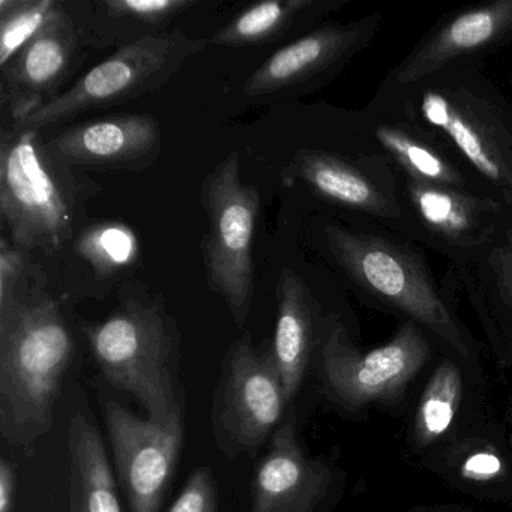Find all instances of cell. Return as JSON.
<instances>
[{
	"label": "cell",
	"instance_id": "cell-11",
	"mask_svg": "<svg viewBox=\"0 0 512 512\" xmlns=\"http://www.w3.org/2000/svg\"><path fill=\"white\" fill-rule=\"evenodd\" d=\"M404 238L422 242L448 259L469 253L512 224V209L496 197L433 187L401 178Z\"/></svg>",
	"mask_w": 512,
	"mask_h": 512
},
{
	"label": "cell",
	"instance_id": "cell-9",
	"mask_svg": "<svg viewBox=\"0 0 512 512\" xmlns=\"http://www.w3.org/2000/svg\"><path fill=\"white\" fill-rule=\"evenodd\" d=\"M430 344L406 320L391 341L359 352L346 328L332 322L320 340V371L329 394L347 409L397 398L430 359Z\"/></svg>",
	"mask_w": 512,
	"mask_h": 512
},
{
	"label": "cell",
	"instance_id": "cell-25",
	"mask_svg": "<svg viewBox=\"0 0 512 512\" xmlns=\"http://www.w3.org/2000/svg\"><path fill=\"white\" fill-rule=\"evenodd\" d=\"M61 4L58 0H0V68L40 34Z\"/></svg>",
	"mask_w": 512,
	"mask_h": 512
},
{
	"label": "cell",
	"instance_id": "cell-24",
	"mask_svg": "<svg viewBox=\"0 0 512 512\" xmlns=\"http://www.w3.org/2000/svg\"><path fill=\"white\" fill-rule=\"evenodd\" d=\"M461 374L451 361L442 362L425 386L416 413V437L422 445H430L448 431L460 406Z\"/></svg>",
	"mask_w": 512,
	"mask_h": 512
},
{
	"label": "cell",
	"instance_id": "cell-21",
	"mask_svg": "<svg viewBox=\"0 0 512 512\" xmlns=\"http://www.w3.org/2000/svg\"><path fill=\"white\" fill-rule=\"evenodd\" d=\"M115 475L100 431L88 415L74 413L68 427L70 512H122Z\"/></svg>",
	"mask_w": 512,
	"mask_h": 512
},
{
	"label": "cell",
	"instance_id": "cell-23",
	"mask_svg": "<svg viewBox=\"0 0 512 512\" xmlns=\"http://www.w3.org/2000/svg\"><path fill=\"white\" fill-rule=\"evenodd\" d=\"M346 5V0H266L251 5L215 32L209 44L220 47L274 43L299 25L314 23Z\"/></svg>",
	"mask_w": 512,
	"mask_h": 512
},
{
	"label": "cell",
	"instance_id": "cell-15",
	"mask_svg": "<svg viewBox=\"0 0 512 512\" xmlns=\"http://www.w3.org/2000/svg\"><path fill=\"white\" fill-rule=\"evenodd\" d=\"M512 43V0H494L445 17L389 71L382 85L407 88L461 61L484 59Z\"/></svg>",
	"mask_w": 512,
	"mask_h": 512
},
{
	"label": "cell",
	"instance_id": "cell-5",
	"mask_svg": "<svg viewBox=\"0 0 512 512\" xmlns=\"http://www.w3.org/2000/svg\"><path fill=\"white\" fill-rule=\"evenodd\" d=\"M208 46L209 40L191 37L181 29L128 44L17 124L40 130L92 110L151 94L179 73L188 59L205 52Z\"/></svg>",
	"mask_w": 512,
	"mask_h": 512
},
{
	"label": "cell",
	"instance_id": "cell-22",
	"mask_svg": "<svg viewBox=\"0 0 512 512\" xmlns=\"http://www.w3.org/2000/svg\"><path fill=\"white\" fill-rule=\"evenodd\" d=\"M449 271L482 314L512 325V224L482 247L451 257Z\"/></svg>",
	"mask_w": 512,
	"mask_h": 512
},
{
	"label": "cell",
	"instance_id": "cell-10",
	"mask_svg": "<svg viewBox=\"0 0 512 512\" xmlns=\"http://www.w3.org/2000/svg\"><path fill=\"white\" fill-rule=\"evenodd\" d=\"M281 176L286 187L304 184L325 202L371 218L404 238L400 181L391 161L374 146L352 155L304 148Z\"/></svg>",
	"mask_w": 512,
	"mask_h": 512
},
{
	"label": "cell",
	"instance_id": "cell-12",
	"mask_svg": "<svg viewBox=\"0 0 512 512\" xmlns=\"http://www.w3.org/2000/svg\"><path fill=\"white\" fill-rule=\"evenodd\" d=\"M103 418L112 446L116 479L130 512H160L184 442V418L164 425L104 398Z\"/></svg>",
	"mask_w": 512,
	"mask_h": 512
},
{
	"label": "cell",
	"instance_id": "cell-3",
	"mask_svg": "<svg viewBox=\"0 0 512 512\" xmlns=\"http://www.w3.org/2000/svg\"><path fill=\"white\" fill-rule=\"evenodd\" d=\"M83 332L106 382L136 398L146 418L164 425L184 418L181 337L163 307L127 301Z\"/></svg>",
	"mask_w": 512,
	"mask_h": 512
},
{
	"label": "cell",
	"instance_id": "cell-1",
	"mask_svg": "<svg viewBox=\"0 0 512 512\" xmlns=\"http://www.w3.org/2000/svg\"><path fill=\"white\" fill-rule=\"evenodd\" d=\"M374 98L439 134L512 209V101L485 76L481 59L449 65L407 88L382 85Z\"/></svg>",
	"mask_w": 512,
	"mask_h": 512
},
{
	"label": "cell",
	"instance_id": "cell-26",
	"mask_svg": "<svg viewBox=\"0 0 512 512\" xmlns=\"http://www.w3.org/2000/svg\"><path fill=\"white\" fill-rule=\"evenodd\" d=\"M77 251L100 275H109L136 259L137 239L133 230L121 224H103L83 233Z\"/></svg>",
	"mask_w": 512,
	"mask_h": 512
},
{
	"label": "cell",
	"instance_id": "cell-28",
	"mask_svg": "<svg viewBox=\"0 0 512 512\" xmlns=\"http://www.w3.org/2000/svg\"><path fill=\"white\" fill-rule=\"evenodd\" d=\"M23 259L22 251L14 245L8 244L7 239L0 241V311L10 307L16 301V286L22 277Z\"/></svg>",
	"mask_w": 512,
	"mask_h": 512
},
{
	"label": "cell",
	"instance_id": "cell-4",
	"mask_svg": "<svg viewBox=\"0 0 512 512\" xmlns=\"http://www.w3.org/2000/svg\"><path fill=\"white\" fill-rule=\"evenodd\" d=\"M323 236L332 259L359 289L433 332L458 355H470L466 332L427 263L410 245L332 223L326 224Z\"/></svg>",
	"mask_w": 512,
	"mask_h": 512
},
{
	"label": "cell",
	"instance_id": "cell-7",
	"mask_svg": "<svg viewBox=\"0 0 512 512\" xmlns=\"http://www.w3.org/2000/svg\"><path fill=\"white\" fill-rule=\"evenodd\" d=\"M289 403L271 350L244 334L227 349L211 404L215 443L224 457L257 454L280 427Z\"/></svg>",
	"mask_w": 512,
	"mask_h": 512
},
{
	"label": "cell",
	"instance_id": "cell-6",
	"mask_svg": "<svg viewBox=\"0 0 512 512\" xmlns=\"http://www.w3.org/2000/svg\"><path fill=\"white\" fill-rule=\"evenodd\" d=\"M208 217L203 238L206 278L220 295L238 328L245 325L254 293V233L260 211L259 190L242 179L241 157L227 155L202 185Z\"/></svg>",
	"mask_w": 512,
	"mask_h": 512
},
{
	"label": "cell",
	"instance_id": "cell-29",
	"mask_svg": "<svg viewBox=\"0 0 512 512\" xmlns=\"http://www.w3.org/2000/svg\"><path fill=\"white\" fill-rule=\"evenodd\" d=\"M503 470V463L493 452H476L464 461L461 473L473 481H487L496 478Z\"/></svg>",
	"mask_w": 512,
	"mask_h": 512
},
{
	"label": "cell",
	"instance_id": "cell-17",
	"mask_svg": "<svg viewBox=\"0 0 512 512\" xmlns=\"http://www.w3.org/2000/svg\"><path fill=\"white\" fill-rule=\"evenodd\" d=\"M160 122L151 115H115L74 125L53 137L50 151L76 166L143 169L160 154Z\"/></svg>",
	"mask_w": 512,
	"mask_h": 512
},
{
	"label": "cell",
	"instance_id": "cell-8",
	"mask_svg": "<svg viewBox=\"0 0 512 512\" xmlns=\"http://www.w3.org/2000/svg\"><path fill=\"white\" fill-rule=\"evenodd\" d=\"M0 214L20 248L58 250L70 238L73 214L38 130L23 128L2 143Z\"/></svg>",
	"mask_w": 512,
	"mask_h": 512
},
{
	"label": "cell",
	"instance_id": "cell-16",
	"mask_svg": "<svg viewBox=\"0 0 512 512\" xmlns=\"http://www.w3.org/2000/svg\"><path fill=\"white\" fill-rule=\"evenodd\" d=\"M382 16L332 23L302 35L269 56L244 83L247 97L260 98L337 73L376 38Z\"/></svg>",
	"mask_w": 512,
	"mask_h": 512
},
{
	"label": "cell",
	"instance_id": "cell-18",
	"mask_svg": "<svg viewBox=\"0 0 512 512\" xmlns=\"http://www.w3.org/2000/svg\"><path fill=\"white\" fill-rule=\"evenodd\" d=\"M331 478L325 461L308 457L292 422L281 424L257 467L251 512H316Z\"/></svg>",
	"mask_w": 512,
	"mask_h": 512
},
{
	"label": "cell",
	"instance_id": "cell-27",
	"mask_svg": "<svg viewBox=\"0 0 512 512\" xmlns=\"http://www.w3.org/2000/svg\"><path fill=\"white\" fill-rule=\"evenodd\" d=\"M169 512H218V488L209 467L191 472Z\"/></svg>",
	"mask_w": 512,
	"mask_h": 512
},
{
	"label": "cell",
	"instance_id": "cell-20",
	"mask_svg": "<svg viewBox=\"0 0 512 512\" xmlns=\"http://www.w3.org/2000/svg\"><path fill=\"white\" fill-rule=\"evenodd\" d=\"M316 344V313L304 280L284 268L278 281V311L274 340L269 350L283 382L287 401L304 382Z\"/></svg>",
	"mask_w": 512,
	"mask_h": 512
},
{
	"label": "cell",
	"instance_id": "cell-30",
	"mask_svg": "<svg viewBox=\"0 0 512 512\" xmlns=\"http://www.w3.org/2000/svg\"><path fill=\"white\" fill-rule=\"evenodd\" d=\"M17 493V467L8 458H0V512H14Z\"/></svg>",
	"mask_w": 512,
	"mask_h": 512
},
{
	"label": "cell",
	"instance_id": "cell-19",
	"mask_svg": "<svg viewBox=\"0 0 512 512\" xmlns=\"http://www.w3.org/2000/svg\"><path fill=\"white\" fill-rule=\"evenodd\" d=\"M194 0H97L71 5L89 47L137 43L169 31L167 25L196 7Z\"/></svg>",
	"mask_w": 512,
	"mask_h": 512
},
{
	"label": "cell",
	"instance_id": "cell-13",
	"mask_svg": "<svg viewBox=\"0 0 512 512\" xmlns=\"http://www.w3.org/2000/svg\"><path fill=\"white\" fill-rule=\"evenodd\" d=\"M362 122L368 142L391 161L401 178L491 196L445 139L404 118L377 98L365 110Z\"/></svg>",
	"mask_w": 512,
	"mask_h": 512
},
{
	"label": "cell",
	"instance_id": "cell-2",
	"mask_svg": "<svg viewBox=\"0 0 512 512\" xmlns=\"http://www.w3.org/2000/svg\"><path fill=\"white\" fill-rule=\"evenodd\" d=\"M76 343L58 302L19 298L0 311V433L31 445L49 433Z\"/></svg>",
	"mask_w": 512,
	"mask_h": 512
},
{
	"label": "cell",
	"instance_id": "cell-14",
	"mask_svg": "<svg viewBox=\"0 0 512 512\" xmlns=\"http://www.w3.org/2000/svg\"><path fill=\"white\" fill-rule=\"evenodd\" d=\"M88 46L79 20L62 2L55 16L2 68V101L20 122L58 97Z\"/></svg>",
	"mask_w": 512,
	"mask_h": 512
}]
</instances>
